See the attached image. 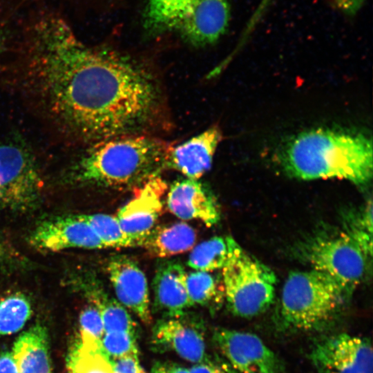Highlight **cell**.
<instances>
[{"mask_svg":"<svg viewBox=\"0 0 373 373\" xmlns=\"http://www.w3.org/2000/svg\"><path fill=\"white\" fill-rule=\"evenodd\" d=\"M14 68L23 96L68 143L136 134L157 113L159 90L147 70L120 52L85 45L57 15L30 26Z\"/></svg>","mask_w":373,"mask_h":373,"instance_id":"obj_1","label":"cell"},{"mask_svg":"<svg viewBox=\"0 0 373 373\" xmlns=\"http://www.w3.org/2000/svg\"><path fill=\"white\" fill-rule=\"evenodd\" d=\"M372 142L361 133L318 128L288 141L279 162L290 176L304 180L338 178L366 185L373 173Z\"/></svg>","mask_w":373,"mask_h":373,"instance_id":"obj_2","label":"cell"},{"mask_svg":"<svg viewBox=\"0 0 373 373\" xmlns=\"http://www.w3.org/2000/svg\"><path fill=\"white\" fill-rule=\"evenodd\" d=\"M66 170L71 184L120 188L144 182L166 166L171 146L153 137L136 134L90 145Z\"/></svg>","mask_w":373,"mask_h":373,"instance_id":"obj_3","label":"cell"},{"mask_svg":"<svg viewBox=\"0 0 373 373\" xmlns=\"http://www.w3.org/2000/svg\"><path fill=\"white\" fill-rule=\"evenodd\" d=\"M351 295L322 271H291L283 287L278 327L289 332L323 330L340 317Z\"/></svg>","mask_w":373,"mask_h":373,"instance_id":"obj_4","label":"cell"},{"mask_svg":"<svg viewBox=\"0 0 373 373\" xmlns=\"http://www.w3.org/2000/svg\"><path fill=\"white\" fill-rule=\"evenodd\" d=\"M231 15L230 0H144L142 19L148 35L175 33L204 47L225 34Z\"/></svg>","mask_w":373,"mask_h":373,"instance_id":"obj_5","label":"cell"},{"mask_svg":"<svg viewBox=\"0 0 373 373\" xmlns=\"http://www.w3.org/2000/svg\"><path fill=\"white\" fill-rule=\"evenodd\" d=\"M296 251L312 269L329 275L350 293L370 268L372 256L345 231L317 232L301 241Z\"/></svg>","mask_w":373,"mask_h":373,"instance_id":"obj_6","label":"cell"},{"mask_svg":"<svg viewBox=\"0 0 373 373\" xmlns=\"http://www.w3.org/2000/svg\"><path fill=\"white\" fill-rule=\"evenodd\" d=\"M222 271L224 295L233 315L251 318L273 304L277 281L275 273L239 245Z\"/></svg>","mask_w":373,"mask_h":373,"instance_id":"obj_7","label":"cell"},{"mask_svg":"<svg viewBox=\"0 0 373 373\" xmlns=\"http://www.w3.org/2000/svg\"><path fill=\"white\" fill-rule=\"evenodd\" d=\"M43 185L36 159L23 141L0 144V208L19 213L35 209Z\"/></svg>","mask_w":373,"mask_h":373,"instance_id":"obj_8","label":"cell"},{"mask_svg":"<svg viewBox=\"0 0 373 373\" xmlns=\"http://www.w3.org/2000/svg\"><path fill=\"white\" fill-rule=\"evenodd\" d=\"M308 358L319 373H373L369 338L339 333L319 338Z\"/></svg>","mask_w":373,"mask_h":373,"instance_id":"obj_9","label":"cell"},{"mask_svg":"<svg viewBox=\"0 0 373 373\" xmlns=\"http://www.w3.org/2000/svg\"><path fill=\"white\" fill-rule=\"evenodd\" d=\"M213 338L239 373H286L280 358L254 334L222 328L214 331Z\"/></svg>","mask_w":373,"mask_h":373,"instance_id":"obj_10","label":"cell"},{"mask_svg":"<svg viewBox=\"0 0 373 373\" xmlns=\"http://www.w3.org/2000/svg\"><path fill=\"white\" fill-rule=\"evenodd\" d=\"M27 241L32 247L42 251L105 248L92 227L77 215L57 217L40 222L30 231Z\"/></svg>","mask_w":373,"mask_h":373,"instance_id":"obj_11","label":"cell"},{"mask_svg":"<svg viewBox=\"0 0 373 373\" xmlns=\"http://www.w3.org/2000/svg\"><path fill=\"white\" fill-rule=\"evenodd\" d=\"M135 192V196L117 212V218L122 229L136 246L155 227L163 209L166 182L157 175L146 180Z\"/></svg>","mask_w":373,"mask_h":373,"instance_id":"obj_12","label":"cell"},{"mask_svg":"<svg viewBox=\"0 0 373 373\" xmlns=\"http://www.w3.org/2000/svg\"><path fill=\"white\" fill-rule=\"evenodd\" d=\"M152 344L157 350L173 351L190 362L207 359L203 325L185 314L159 321L153 327Z\"/></svg>","mask_w":373,"mask_h":373,"instance_id":"obj_13","label":"cell"},{"mask_svg":"<svg viewBox=\"0 0 373 373\" xmlns=\"http://www.w3.org/2000/svg\"><path fill=\"white\" fill-rule=\"evenodd\" d=\"M106 269L119 303L144 323H151L147 279L137 262L128 256L117 255L110 258Z\"/></svg>","mask_w":373,"mask_h":373,"instance_id":"obj_14","label":"cell"},{"mask_svg":"<svg viewBox=\"0 0 373 373\" xmlns=\"http://www.w3.org/2000/svg\"><path fill=\"white\" fill-rule=\"evenodd\" d=\"M166 204L169 211L183 220H198L207 227L218 223L220 207L213 193L197 180L174 182L169 188Z\"/></svg>","mask_w":373,"mask_h":373,"instance_id":"obj_15","label":"cell"},{"mask_svg":"<svg viewBox=\"0 0 373 373\" xmlns=\"http://www.w3.org/2000/svg\"><path fill=\"white\" fill-rule=\"evenodd\" d=\"M186 272L175 260H162L157 263L153 280L154 305L169 318L184 315L193 306L186 285Z\"/></svg>","mask_w":373,"mask_h":373,"instance_id":"obj_16","label":"cell"},{"mask_svg":"<svg viewBox=\"0 0 373 373\" xmlns=\"http://www.w3.org/2000/svg\"><path fill=\"white\" fill-rule=\"evenodd\" d=\"M221 139V132L215 126L175 147L171 146L166 166L178 171L187 178L197 180L211 169Z\"/></svg>","mask_w":373,"mask_h":373,"instance_id":"obj_17","label":"cell"},{"mask_svg":"<svg viewBox=\"0 0 373 373\" xmlns=\"http://www.w3.org/2000/svg\"><path fill=\"white\" fill-rule=\"evenodd\" d=\"M19 373H50L48 334L37 325L20 335L12 350Z\"/></svg>","mask_w":373,"mask_h":373,"instance_id":"obj_18","label":"cell"},{"mask_svg":"<svg viewBox=\"0 0 373 373\" xmlns=\"http://www.w3.org/2000/svg\"><path fill=\"white\" fill-rule=\"evenodd\" d=\"M194 229L182 222L155 227L140 246L151 256L170 257L191 250L196 241Z\"/></svg>","mask_w":373,"mask_h":373,"instance_id":"obj_19","label":"cell"},{"mask_svg":"<svg viewBox=\"0 0 373 373\" xmlns=\"http://www.w3.org/2000/svg\"><path fill=\"white\" fill-rule=\"evenodd\" d=\"M238 244L231 236H216L195 246L190 253L187 265L202 271L222 269Z\"/></svg>","mask_w":373,"mask_h":373,"instance_id":"obj_20","label":"cell"},{"mask_svg":"<svg viewBox=\"0 0 373 373\" xmlns=\"http://www.w3.org/2000/svg\"><path fill=\"white\" fill-rule=\"evenodd\" d=\"M32 313L30 298L20 291L0 294V337L19 332Z\"/></svg>","mask_w":373,"mask_h":373,"instance_id":"obj_21","label":"cell"},{"mask_svg":"<svg viewBox=\"0 0 373 373\" xmlns=\"http://www.w3.org/2000/svg\"><path fill=\"white\" fill-rule=\"evenodd\" d=\"M92 227L105 248L129 247L136 246L122 229L115 216L104 214H77Z\"/></svg>","mask_w":373,"mask_h":373,"instance_id":"obj_22","label":"cell"},{"mask_svg":"<svg viewBox=\"0 0 373 373\" xmlns=\"http://www.w3.org/2000/svg\"><path fill=\"white\" fill-rule=\"evenodd\" d=\"M186 285L193 305L211 307L220 298L216 279L209 272L195 271L186 273Z\"/></svg>","mask_w":373,"mask_h":373,"instance_id":"obj_23","label":"cell"},{"mask_svg":"<svg viewBox=\"0 0 373 373\" xmlns=\"http://www.w3.org/2000/svg\"><path fill=\"white\" fill-rule=\"evenodd\" d=\"M345 231L372 256V202L370 200L363 207L350 211L344 218Z\"/></svg>","mask_w":373,"mask_h":373,"instance_id":"obj_24","label":"cell"},{"mask_svg":"<svg viewBox=\"0 0 373 373\" xmlns=\"http://www.w3.org/2000/svg\"><path fill=\"white\" fill-rule=\"evenodd\" d=\"M71 373H113L109 359L102 348L80 345L70 360Z\"/></svg>","mask_w":373,"mask_h":373,"instance_id":"obj_25","label":"cell"},{"mask_svg":"<svg viewBox=\"0 0 373 373\" xmlns=\"http://www.w3.org/2000/svg\"><path fill=\"white\" fill-rule=\"evenodd\" d=\"M101 345L103 353L109 360L138 354L135 333L126 332L104 333Z\"/></svg>","mask_w":373,"mask_h":373,"instance_id":"obj_26","label":"cell"},{"mask_svg":"<svg viewBox=\"0 0 373 373\" xmlns=\"http://www.w3.org/2000/svg\"><path fill=\"white\" fill-rule=\"evenodd\" d=\"M81 344L88 346H101L104 334V325L98 308L91 303L79 316Z\"/></svg>","mask_w":373,"mask_h":373,"instance_id":"obj_27","label":"cell"},{"mask_svg":"<svg viewBox=\"0 0 373 373\" xmlns=\"http://www.w3.org/2000/svg\"><path fill=\"white\" fill-rule=\"evenodd\" d=\"M31 262L20 251L0 239V271L30 268Z\"/></svg>","mask_w":373,"mask_h":373,"instance_id":"obj_28","label":"cell"},{"mask_svg":"<svg viewBox=\"0 0 373 373\" xmlns=\"http://www.w3.org/2000/svg\"><path fill=\"white\" fill-rule=\"evenodd\" d=\"M113 373H146L141 367L137 355L110 359Z\"/></svg>","mask_w":373,"mask_h":373,"instance_id":"obj_29","label":"cell"},{"mask_svg":"<svg viewBox=\"0 0 373 373\" xmlns=\"http://www.w3.org/2000/svg\"><path fill=\"white\" fill-rule=\"evenodd\" d=\"M189 371V373H236L227 365L209 361L208 358L193 366Z\"/></svg>","mask_w":373,"mask_h":373,"instance_id":"obj_30","label":"cell"},{"mask_svg":"<svg viewBox=\"0 0 373 373\" xmlns=\"http://www.w3.org/2000/svg\"><path fill=\"white\" fill-rule=\"evenodd\" d=\"M341 12L349 17L355 16L367 0H330Z\"/></svg>","mask_w":373,"mask_h":373,"instance_id":"obj_31","label":"cell"},{"mask_svg":"<svg viewBox=\"0 0 373 373\" xmlns=\"http://www.w3.org/2000/svg\"><path fill=\"white\" fill-rule=\"evenodd\" d=\"M151 373H189V371L178 363L157 362L153 365Z\"/></svg>","mask_w":373,"mask_h":373,"instance_id":"obj_32","label":"cell"},{"mask_svg":"<svg viewBox=\"0 0 373 373\" xmlns=\"http://www.w3.org/2000/svg\"><path fill=\"white\" fill-rule=\"evenodd\" d=\"M0 373H19L12 352H0Z\"/></svg>","mask_w":373,"mask_h":373,"instance_id":"obj_33","label":"cell"},{"mask_svg":"<svg viewBox=\"0 0 373 373\" xmlns=\"http://www.w3.org/2000/svg\"><path fill=\"white\" fill-rule=\"evenodd\" d=\"M270 1L271 0H262L260 6L258 7L256 12L250 19L251 22L254 24L258 23V21H259V19H260V17H262V14L264 13L265 10L268 7Z\"/></svg>","mask_w":373,"mask_h":373,"instance_id":"obj_34","label":"cell"},{"mask_svg":"<svg viewBox=\"0 0 373 373\" xmlns=\"http://www.w3.org/2000/svg\"><path fill=\"white\" fill-rule=\"evenodd\" d=\"M5 42H6V33L3 28L0 26V52L2 50L3 47H4Z\"/></svg>","mask_w":373,"mask_h":373,"instance_id":"obj_35","label":"cell"}]
</instances>
